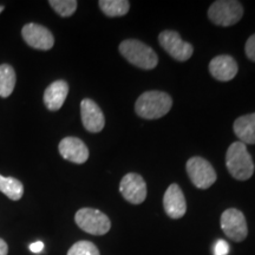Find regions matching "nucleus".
I'll return each mask as SVG.
<instances>
[{
  "label": "nucleus",
  "mask_w": 255,
  "mask_h": 255,
  "mask_svg": "<svg viewBox=\"0 0 255 255\" xmlns=\"http://www.w3.org/2000/svg\"><path fill=\"white\" fill-rule=\"evenodd\" d=\"M226 165L229 174L239 181H247L254 174V162L247 146L238 141L232 143L226 154Z\"/></svg>",
  "instance_id": "obj_2"
},
{
  "label": "nucleus",
  "mask_w": 255,
  "mask_h": 255,
  "mask_svg": "<svg viewBox=\"0 0 255 255\" xmlns=\"http://www.w3.org/2000/svg\"><path fill=\"white\" fill-rule=\"evenodd\" d=\"M220 225L225 235L234 242H242L248 235V226L244 213L229 208L222 213Z\"/></svg>",
  "instance_id": "obj_7"
},
{
  "label": "nucleus",
  "mask_w": 255,
  "mask_h": 255,
  "mask_svg": "<svg viewBox=\"0 0 255 255\" xmlns=\"http://www.w3.org/2000/svg\"><path fill=\"white\" fill-rule=\"evenodd\" d=\"M0 191L12 201H19L24 195V186L14 177L0 175Z\"/></svg>",
  "instance_id": "obj_18"
},
{
  "label": "nucleus",
  "mask_w": 255,
  "mask_h": 255,
  "mask_svg": "<svg viewBox=\"0 0 255 255\" xmlns=\"http://www.w3.org/2000/svg\"><path fill=\"white\" fill-rule=\"evenodd\" d=\"M245 51H246V56L248 57V59H251L252 62H255V33L252 34L247 39Z\"/></svg>",
  "instance_id": "obj_22"
},
{
  "label": "nucleus",
  "mask_w": 255,
  "mask_h": 255,
  "mask_svg": "<svg viewBox=\"0 0 255 255\" xmlns=\"http://www.w3.org/2000/svg\"><path fill=\"white\" fill-rule=\"evenodd\" d=\"M237 60L228 55H220L213 58L209 63L210 75L220 82H229L238 73Z\"/></svg>",
  "instance_id": "obj_14"
},
{
  "label": "nucleus",
  "mask_w": 255,
  "mask_h": 255,
  "mask_svg": "<svg viewBox=\"0 0 255 255\" xmlns=\"http://www.w3.org/2000/svg\"><path fill=\"white\" fill-rule=\"evenodd\" d=\"M163 208L170 219L183 218L187 212V202L181 188L176 183L170 184L163 196Z\"/></svg>",
  "instance_id": "obj_11"
},
{
  "label": "nucleus",
  "mask_w": 255,
  "mask_h": 255,
  "mask_svg": "<svg viewBox=\"0 0 255 255\" xmlns=\"http://www.w3.org/2000/svg\"><path fill=\"white\" fill-rule=\"evenodd\" d=\"M66 255H101L100 251L94 242L78 241L73 244Z\"/></svg>",
  "instance_id": "obj_21"
},
{
  "label": "nucleus",
  "mask_w": 255,
  "mask_h": 255,
  "mask_svg": "<svg viewBox=\"0 0 255 255\" xmlns=\"http://www.w3.org/2000/svg\"><path fill=\"white\" fill-rule=\"evenodd\" d=\"M4 8H5L4 5H0V13H1V12L4 11Z\"/></svg>",
  "instance_id": "obj_26"
},
{
  "label": "nucleus",
  "mask_w": 255,
  "mask_h": 255,
  "mask_svg": "<svg viewBox=\"0 0 255 255\" xmlns=\"http://www.w3.org/2000/svg\"><path fill=\"white\" fill-rule=\"evenodd\" d=\"M187 173L194 186L199 189H208L215 183L218 175L206 158L191 157L187 162Z\"/></svg>",
  "instance_id": "obj_6"
},
{
  "label": "nucleus",
  "mask_w": 255,
  "mask_h": 255,
  "mask_svg": "<svg viewBox=\"0 0 255 255\" xmlns=\"http://www.w3.org/2000/svg\"><path fill=\"white\" fill-rule=\"evenodd\" d=\"M82 122L89 132L97 133L103 130L105 126V119L103 111L92 100L85 98L81 103Z\"/></svg>",
  "instance_id": "obj_13"
},
{
  "label": "nucleus",
  "mask_w": 255,
  "mask_h": 255,
  "mask_svg": "<svg viewBox=\"0 0 255 255\" xmlns=\"http://www.w3.org/2000/svg\"><path fill=\"white\" fill-rule=\"evenodd\" d=\"M44 250V244L41 241H36L30 245V251L32 253H40Z\"/></svg>",
  "instance_id": "obj_24"
},
{
  "label": "nucleus",
  "mask_w": 255,
  "mask_h": 255,
  "mask_svg": "<svg viewBox=\"0 0 255 255\" xmlns=\"http://www.w3.org/2000/svg\"><path fill=\"white\" fill-rule=\"evenodd\" d=\"M15 82H17V77H15L13 66L9 64H1L0 65V97H9L14 90Z\"/></svg>",
  "instance_id": "obj_17"
},
{
  "label": "nucleus",
  "mask_w": 255,
  "mask_h": 255,
  "mask_svg": "<svg viewBox=\"0 0 255 255\" xmlns=\"http://www.w3.org/2000/svg\"><path fill=\"white\" fill-rule=\"evenodd\" d=\"M8 254V246L5 240L0 239V255H7Z\"/></svg>",
  "instance_id": "obj_25"
},
{
  "label": "nucleus",
  "mask_w": 255,
  "mask_h": 255,
  "mask_svg": "<svg viewBox=\"0 0 255 255\" xmlns=\"http://www.w3.org/2000/svg\"><path fill=\"white\" fill-rule=\"evenodd\" d=\"M233 128L240 142L244 144H255V113L239 117Z\"/></svg>",
  "instance_id": "obj_16"
},
{
  "label": "nucleus",
  "mask_w": 255,
  "mask_h": 255,
  "mask_svg": "<svg viewBox=\"0 0 255 255\" xmlns=\"http://www.w3.org/2000/svg\"><path fill=\"white\" fill-rule=\"evenodd\" d=\"M161 46L167 51L168 55L178 62H186L193 56L194 47L191 44L182 40L176 31L165 30L158 36Z\"/></svg>",
  "instance_id": "obj_8"
},
{
  "label": "nucleus",
  "mask_w": 255,
  "mask_h": 255,
  "mask_svg": "<svg viewBox=\"0 0 255 255\" xmlns=\"http://www.w3.org/2000/svg\"><path fill=\"white\" fill-rule=\"evenodd\" d=\"M49 4L60 17H71L77 9L78 2L76 0H50Z\"/></svg>",
  "instance_id": "obj_20"
},
{
  "label": "nucleus",
  "mask_w": 255,
  "mask_h": 255,
  "mask_svg": "<svg viewBox=\"0 0 255 255\" xmlns=\"http://www.w3.org/2000/svg\"><path fill=\"white\" fill-rule=\"evenodd\" d=\"M21 36L28 46L36 50L47 51L55 45V37L49 28L36 23H28L21 28Z\"/></svg>",
  "instance_id": "obj_9"
},
{
  "label": "nucleus",
  "mask_w": 255,
  "mask_h": 255,
  "mask_svg": "<svg viewBox=\"0 0 255 255\" xmlns=\"http://www.w3.org/2000/svg\"><path fill=\"white\" fill-rule=\"evenodd\" d=\"M120 52L128 62L143 70H152L158 63L155 51L136 39H127L120 44Z\"/></svg>",
  "instance_id": "obj_3"
},
{
  "label": "nucleus",
  "mask_w": 255,
  "mask_h": 255,
  "mask_svg": "<svg viewBox=\"0 0 255 255\" xmlns=\"http://www.w3.org/2000/svg\"><path fill=\"white\" fill-rule=\"evenodd\" d=\"M76 225L91 235H104L110 231L111 221L104 213L94 208H82L75 215Z\"/></svg>",
  "instance_id": "obj_5"
},
{
  "label": "nucleus",
  "mask_w": 255,
  "mask_h": 255,
  "mask_svg": "<svg viewBox=\"0 0 255 255\" xmlns=\"http://www.w3.org/2000/svg\"><path fill=\"white\" fill-rule=\"evenodd\" d=\"M242 15L244 7L235 0H218L208 9V18L219 26H232L241 20Z\"/></svg>",
  "instance_id": "obj_4"
},
{
  "label": "nucleus",
  "mask_w": 255,
  "mask_h": 255,
  "mask_svg": "<svg viewBox=\"0 0 255 255\" xmlns=\"http://www.w3.org/2000/svg\"><path fill=\"white\" fill-rule=\"evenodd\" d=\"M98 5L108 17H122L130 9V2L127 0H100Z\"/></svg>",
  "instance_id": "obj_19"
},
{
  "label": "nucleus",
  "mask_w": 255,
  "mask_h": 255,
  "mask_svg": "<svg viewBox=\"0 0 255 255\" xmlns=\"http://www.w3.org/2000/svg\"><path fill=\"white\" fill-rule=\"evenodd\" d=\"M229 245L225 240H219L214 246V255H227Z\"/></svg>",
  "instance_id": "obj_23"
},
{
  "label": "nucleus",
  "mask_w": 255,
  "mask_h": 255,
  "mask_svg": "<svg viewBox=\"0 0 255 255\" xmlns=\"http://www.w3.org/2000/svg\"><path fill=\"white\" fill-rule=\"evenodd\" d=\"M58 150L62 157L76 164H83L89 158V149L77 137H65L59 142Z\"/></svg>",
  "instance_id": "obj_12"
},
{
  "label": "nucleus",
  "mask_w": 255,
  "mask_h": 255,
  "mask_svg": "<svg viewBox=\"0 0 255 255\" xmlns=\"http://www.w3.org/2000/svg\"><path fill=\"white\" fill-rule=\"evenodd\" d=\"M173 100L168 94L162 91H146L136 101L135 111L144 120L161 119L170 111Z\"/></svg>",
  "instance_id": "obj_1"
},
{
  "label": "nucleus",
  "mask_w": 255,
  "mask_h": 255,
  "mask_svg": "<svg viewBox=\"0 0 255 255\" xmlns=\"http://www.w3.org/2000/svg\"><path fill=\"white\" fill-rule=\"evenodd\" d=\"M69 95V85L65 81L51 83L44 92V104L50 111H58Z\"/></svg>",
  "instance_id": "obj_15"
},
{
  "label": "nucleus",
  "mask_w": 255,
  "mask_h": 255,
  "mask_svg": "<svg viewBox=\"0 0 255 255\" xmlns=\"http://www.w3.org/2000/svg\"><path fill=\"white\" fill-rule=\"evenodd\" d=\"M120 191L131 205H141L146 199V184L141 175L129 173L124 175L120 183Z\"/></svg>",
  "instance_id": "obj_10"
}]
</instances>
